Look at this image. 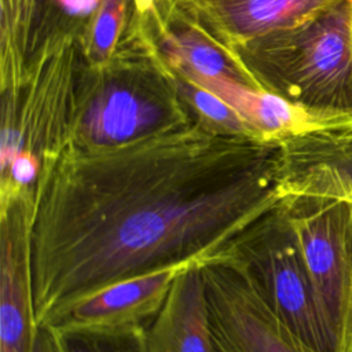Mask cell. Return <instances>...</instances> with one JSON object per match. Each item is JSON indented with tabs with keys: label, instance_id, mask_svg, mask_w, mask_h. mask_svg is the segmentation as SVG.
<instances>
[{
	"label": "cell",
	"instance_id": "cell-12",
	"mask_svg": "<svg viewBox=\"0 0 352 352\" xmlns=\"http://www.w3.org/2000/svg\"><path fill=\"white\" fill-rule=\"evenodd\" d=\"M230 48L293 28L337 0H180Z\"/></svg>",
	"mask_w": 352,
	"mask_h": 352
},
{
	"label": "cell",
	"instance_id": "cell-16",
	"mask_svg": "<svg viewBox=\"0 0 352 352\" xmlns=\"http://www.w3.org/2000/svg\"><path fill=\"white\" fill-rule=\"evenodd\" d=\"M45 327V326H44ZM52 352H144V329L47 327Z\"/></svg>",
	"mask_w": 352,
	"mask_h": 352
},
{
	"label": "cell",
	"instance_id": "cell-9",
	"mask_svg": "<svg viewBox=\"0 0 352 352\" xmlns=\"http://www.w3.org/2000/svg\"><path fill=\"white\" fill-rule=\"evenodd\" d=\"M34 201L0 205V352H32L37 329L32 286Z\"/></svg>",
	"mask_w": 352,
	"mask_h": 352
},
{
	"label": "cell",
	"instance_id": "cell-5",
	"mask_svg": "<svg viewBox=\"0 0 352 352\" xmlns=\"http://www.w3.org/2000/svg\"><path fill=\"white\" fill-rule=\"evenodd\" d=\"M82 58L77 41L63 38L43 45L22 81L1 91L0 170L21 153L44 165L69 144Z\"/></svg>",
	"mask_w": 352,
	"mask_h": 352
},
{
	"label": "cell",
	"instance_id": "cell-2",
	"mask_svg": "<svg viewBox=\"0 0 352 352\" xmlns=\"http://www.w3.org/2000/svg\"><path fill=\"white\" fill-rule=\"evenodd\" d=\"M194 125L142 38L98 67L80 70L66 148L98 153Z\"/></svg>",
	"mask_w": 352,
	"mask_h": 352
},
{
	"label": "cell",
	"instance_id": "cell-7",
	"mask_svg": "<svg viewBox=\"0 0 352 352\" xmlns=\"http://www.w3.org/2000/svg\"><path fill=\"white\" fill-rule=\"evenodd\" d=\"M140 34L155 52L228 104L248 89H263L234 50L210 33L180 0H158L140 12Z\"/></svg>",
	"mask_w": 352,
	"mask_h": 352
},
{
	"label": "cell",
	"instance_id": "cell-17",
	"mask_svg": "<svg viewBox=\"0 0 352 352\" xmlns=\"http://www.w3.org/2000/svg\"><path fill=\"white\" fill-rule=\"evenodd\" d=\"M32 352H52L51 336H50V331L47 327L37 326Z\"/></svg>",
	"mask_w": 352,
	"mask_h": 352
},
{
	"label": "cell",
	"instance_id": "cell-6",
	"mask_svg": "<svg viewBox=\"0 0 352 352\" xmlns=\"http://www.w3.org/2000/svg\"><path fill=\"white\" fill-rule=\"evenodd\" d=\"M278 204L297 236L333 352H352V202L289 194Z\"/></svg>",
	"mask_w": 352,
	"mask_h": 352
},
{
	"label": "cell",
	"instance_id": "cell-10",
	"mask_svg": "<svg viewBox=\"0 0 352 352\" xmlns=\"http://www.w3.org/2000/svg\"><path fill=\"white\" fill-rule=\"evenodd\" d=\"M279 198L316 195L352 202V128L309 132L279 143Z\"/></svg>",
	"mask_w": 352,
	"mask_h": 352
},
{
	"label": "cell",
	"instance_id": "cell-4",
	"mask_svg": "<svg viewBox=\"0 0 352 352\" xmlns=\"http://www.w3.org/2000/svg\"><path fill=\"white\" fill-rule=\"evenodd\" d=\"M219 254L248 276L274 314L314 352H333L297 236L279 204Z\"/></svg>",
	"mask_w": 352,
	"mask_h": 352
},
{
	"label": "cell",
	"instance_id": "cell-15",
	"mask_svg": "<svg viewBox=\"0 0 352 352\" xmlns=\"http://www.w3.org/2000/svg\"><path fill=\"white\" fill-rule=\"evenodd\" d=\"M140 38V12L133 0H104L78 43L84 63L98 67Z\"/></svg>",
	"mask_w": 352,
	"mask_h": 352
},
{
	"label": "cell",
	"instance_id": "cell-11",
	"mask_svg": "<svg viewBox=\"0 0 352 352\" xmlns=\"http://www.w3.org/2000/svg\"><path fill=\"white\" fill-rule=\"evenodd\" d=\"M205 261H186L111 283L73 304L45 327L116 330L146 327L162 307L175 279Z\"/></svg>",
	"mask_w": 352,
	"mask_h": 352
},
{
	"label": "cell",
	"instance_id": "cell-1",
	"mask_svg": "<svg viewBox=\"0 0 352 352\" xmlns=\"http://www.w3.org/2000/svg\"><path fill=\"white\" fill-rule=\"evenodd\" d=\"M279 144L190 125L120 148H65L32 214L37 326L118 280L208 263L275 208Z\"/></svg>",
	"mask_w": 352,
	"mask_h": 352
},
{
	"label": "cell",
	"instance_id": "cell-14",
	"mask_svg": "<svg viewBox=\"0 0 352 352\" xmlns=\"http://www.w3.org/2000/svg\"><path fill=\"white\" fill-rule=\"evenodd\" d=\"M146 45L170 80L194 125L219 136L258 140L245 120L223 98L197 82L182 67L155 52L147 43Z\"/></svg>",
	"mask_w": 352,
	"mask_h": 352
},
{
	"label": "cell",
	"instance_id": "cell-3",
	"mask_svg": "<svg viewBox=\"0 0 352 352\" xmlns=\"http://www.w3.org/2000/svg\"><path fill=\"white\" fill-rule=\"evenodd\" d=\"M234 52L264 91L314 113L352 116V0Z\"/></svg>",
	"mask_w": 352,
	"mask_h": 352
},
{
	"label": "cell",
	"instance_id": "cell-13",
	"mask_svg": "<svg viewBox=\"0 0 352 352\" xmlns=\"http://www.w3.org/2000/svg\"><path fill=\"white\" fill-rule=\"evenodd\" d=\"M204 264L187 268L175 279L144 329V352H217Z\"/></svg>",
	"mask_w": 352,
	"mask_h": 352
},
{
	"label": "cell",
	"instance_id": "cell-18",
	"mask_svg": "<svg viewBox=\"0 0 352 352\" xmlns=\"http://www.w3.org/2000/svg\"><path fill=\"white\" fill-rule=\"evenodd\" d=\"M136 4V8L139 12H144L148 8H151L158 0H133Z\"/></svg>",
	"mask_w": 352,
	"mask_h": 352
},
{
	"label": "cell",
	"instance_id": "cell-8",
	"mask_svg": "<svg viewBox=\"0 0 352 352\" xmlns=\"http://www.w3.org/2000/svg\"><path fill=\"white\" fill-rule=\"evenodd\" d=\"M202 270L217 352H314L236 265L217 254Z\"/></svg>",
	"mask_w": 352,
	"mask_h": 352
}]
</instances>
